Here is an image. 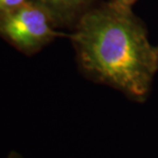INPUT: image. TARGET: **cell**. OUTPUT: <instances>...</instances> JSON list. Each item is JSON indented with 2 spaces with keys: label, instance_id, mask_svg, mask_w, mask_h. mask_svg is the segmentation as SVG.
Instances as JSON below:
<instances>
[{
  "label": "cell",
  "instance_id": "cell-7",
  "mask_svg": "<svg viewBox=\"0 0 158 158\" xmlns=\"http://www.w3.org/2000/svg\"><path fill=\"white\" fill-rule=\"evenodd\" d=\"M155 48H156V53H157V57H158V45L155 47Z\"/></svg>",
  "mask_w": 158,
  "mask_h": 158
},
{
  "label": "cell",
  "instance_id": "cell-2",
  "mask_svg": "<svg viewBox=\"0 0 158 158\" xmlns=\"http://www.w3.org/2000/svg\"><path fill=\"white\" fill-rule=\"evenodd\" d=\"M56 29L48 13L33 1L0 13V36L27 55L35 54L57 37H68Z\"/></svg>",
  "mask_w": 158,
  "mask_h": 158
},
{
  "label": "cell",
  "instance_id": "cell-6",
  "mask_svg": "<svg viewBox=\"0 0 158 158\" xmlns=\"http://www.w3.org/2000/svg\"><path fill=\"white\" fill-rule=\"evenodd\" d=\"M7 158H22V156L19 155V154L15 153V152H11V153L8 155V157H7Z\"/></svg>",
  "mask_w": 158,
  "mask_h": 158
},
{
  "label": "cell",
  "instance_id": "cell-1",
  "mask_svg": "<svg viewBox=\"0 0 158 158\" xmlns=\"http://www.w3.org/2000/svg\"><path fill=\"white\" fill-rule=\"evenodd\" d=\"M81 73L133 101L144 102L158 72L156 48L132 6L99 0L68 35Z\"/></svg>",
  "mask_w": 158,
  "mask_h": 158
},
{
  "label": "cell",
  "instance_id": "cell-5",
  "mask_svg": "<svg viewBox=\"0 0 158 158\" xmlns=\"http://www.w3.org/2000/svg\"><path fill=\"white\" fill-rule=\"evenodd\" d=\"M118 1H120L122 3H123V4H126L127 6H132L134 3L137 2V0H118Z\"/></svg>",
  "mask_w": 158,
  "mask_h": 158
},
{
  "label": "cell",
  "instance_id": "cell-4",
  "mask_svg": "<svg viewBox=\"0 0 158 158\" xmlns=\"http://www.w3.org/2000/svg\"><path fill=\"white\" fill-rule=\"evenodd\" d=\"M31 0H0V13L15 9Z\"/></svg>",
  "mask_w": 158,
  "mask_h": 158
},
{
  "label": "cell",
  "instance_id": "cell-3",
  "mask_svg": "<svg viewBox=\"0 0 158 158\" xmlns=\"http://www.w3.org/2000/svg\"><path fill=\"white\" fill-rule=\"evenodd\" d=\"M51 18L56 28L73 30L79 19L99 0H31Z\"/></svg>",
  "mask_w": 158,
  "mask_h": 158
}]
</instances>
